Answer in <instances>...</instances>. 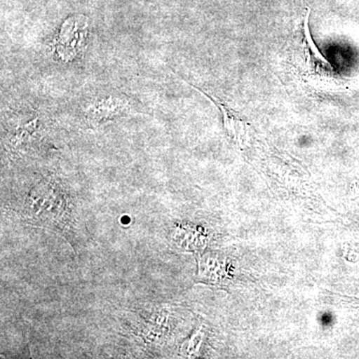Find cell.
<instances>
[{
	"instance_id": "cell-1",
	"label": "cell",
	"mask_w": 359,
	"mask_h": 359,
	"mask_svg": "<svg viewBox=\"0 0 359 359\" xmlns=\"http://www.w3.org/2000/svg\"><path fill=\"white\" fill-rule=\"evenodd\" d=\"M138 104L121 92H108L92 97L82 108L85 123L100 127L118 118L139 113Z\"/></svg>"
},
{
	"instance_id": "cell-2",
	"label": "cell",
	"mask_w": 359,
	"mask_h": 359,
	"mask_svg": "<svg viewBox=\"0 0 359 359\" xmlns=\"http://www.w3.org/2000/svg\"><path fill=\"white\" fill-rule=\"evenodd\" d=\"M193 88L197 89L198 91L201 92L203 95L207 96L212 102L215 103V105L219 108L223 114L224 124L226 126V131L231 135V136L237 137V135L240 133V127L244 125V122L241 119L240 115L236 112L235 110L231 109L229 106L224 105L219 99L217 98L216 96L212 95V94L208 93V92L203 91L202 89L198 88V87L191 85Z\"/></svg>"
},
{
	"instance_id": "cell-3",
	"label": "cell",
	"mask_w": 359,
	"mask_h": 359,
	"mask_svg": "<svg viewBox=\"0 0 359 359\" xmlns=\"http://www.w3.org/2000/svg\"><path fill=\"white\" fill-rule=\"evenodd\" d=\"M175 241L184 249H202L205 245V233L196 226H179L175 231Z\"/></svg>"
},
{
	"instance_id": "cell-4",
	"label": "cell",
	"mask_w": 359,
	"mask_h": 359,
	"mask_svg": "<svg viewBox=\"0 0 359 359\" xmlns=\"http://www.w3.org/2000/svg\"><path fill=\"white\" fill-rule=\"evenodd\" d=\"M309 14H311V9H308L306 11V16L304 18V49H306V57H308L309 65L313 66V67H318V66L327 65L328 62L327 59L321 55L320 50H318L316 45L314 44L313 37H311V30H309Z\"/></svg>"
},
{
	"instance_id": "cell-5",
	"label": "cell",
	"mask_w": 359,
	"mask_h": 359,
	"mask_svg": "<svg viewBox=\"0 0 359 359\" xmlns=\"http://www.w3.org/2000/svg\"><path fill=\"white\" fill-rule=\"evenodd\" d=\"M219 259V257H203L202 263L200 264V273L210 280H223L226 275V262Z\"/></svg>"
}]
</instances>
